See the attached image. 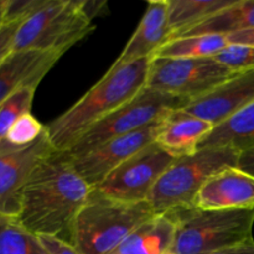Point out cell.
<instances>
[{"label":"cell","mask_w":254,"mask_h":254,"mask_svg":"<svg viewBox=\"0 0 254 254\" xmlns=\"http://www.w3.org/2000/svg\"><path fill=\"white\" fill-rule=\"evenodd\" d=\"M170 39L206 21L237 0H168Z\"/></svg>","instance_id":"cell-20"},{"label":"cell","mask_w":254,"mask_h":254,"mask_svg":"<svg viewBox=\"0 0 254 254\" xmlns=\"http://www.w3.org/2000/svg\"><path fill=\"white\" fill-rule=\"evenodd\" d=\"M5 221H6V218H4V217H2V216H0V226H1L2 223L5 222Z\"/></svg>","instance_id":"cell-33"},{"label":"cell","mask_w":254,"mask_h":254,"mask_svg":"<svg viewBox=\"0 0 254 254\" xmlns=\"http://www.w3.org/2000/svg\"><path fill=\"white\" fill-rule=\"evenodd\" d=\"M254 29V0H237L235 4L191 27L176 37L196 35H228ZM175 39V37H174Z\"/></svg>","instance_id":"cell-19"},{"label":"cell","mask_w":254,"mask_h":254,"mask_svg":"<svg viewBox=\"0 0 254 254\" xmlns=\"http://www.w3.org/2000/svg\"><path fill=\"white\" fill-rule=\"evenodd\" d=\"M230 45H243V46H254V29L245 31L232 32L226 35Z\"/></svg>","instance_id":"cell-29"},{"label":"cell","mask_w":254,"mask_h":254,"mask_svg":"<svg viewBox=\"0 0 254 254\" xmlns=\"http://www.w3.org/2000/svg\"><path fill=\"white\" fill-rule=\"evenodd\" d=\"M185 104L184 99L145 87L133 99L91 127L64 153L71 159L79 158L111 139L127 135L160 121Z\"/></svg>","instance_id":"cell-7"},{"label":"cell","mask_w":254,"mask_h":254,"mask_svg":"<svg viewBox=\"0 0 254 254\" xmlns=\"http://www.w3.org/2000/svg\"><path fill=\"white\" fill-rule=\"evenodd\" d=\"M93 30L82 0H45L19 26L14 51L64 55Z\"/></svg>","instance_id":"cell-6"},{"label":"cell","mask_w":254,"mask_h":254,"mask_svg":"<svg viewBox=\"0 0 254 254\" xmlns=\"http://www.w3.org/2000/svg\"><path fill=\"white\" fill-rule=\"evenodd\" d=\"M230 45L226 35H196L170 39L153 57L160 59H203L213 57Z\"/></svg>","instance_id":"cell-21"},{"label":"cell","mask_w":254,"mask_h":254,"mask_svg":"<svg viewBox=\"0 0 254 254\" xmlns=\"http://www.w3.org/2000/svg\"><path fill=\"white\" fill-rule=\"evenodd\" d=\"M175 221L174 254H208L252 238L254 210L206 211L198 208L166 213Z\"/></svg>","instance_id":"cell-4"},{"label":"cell","mask_w":254,"mask_h":254,"mask_svg":"<svg viewBox=\"0 0 254 254\" xmlns=\"http://www.w3.org/2000/svg\"><path fill=\"white\" fill-rule=\"evenodd\" d=\"M254 146V102L225 122L213 127L212 131L198 149L226 148L242 153Z\"/></svg>","instance_id":"cell-18"},{"label":"cell","mask_w":254,"mask_h":254,"mask_svg":"<svg viewBox=\"0 0 254 254\" xmlns=\"http://www.w3.org/2000/svg\"><path fill=\"white\" fill-rule=\"evenodd\" d=\"M208 254H254V240L252 237L242 243L223 248V250L215 251V252Z\"/></svg>","instance_id":"cell-28"},{"label":"cell","mask_w":254,"mask_h":254,"mask_svg":"<svg viewBox=\"0 0 254 254\" xmlns=\"http://www.w3.org/2000/svg\"><path fill=\"white\" fill-rule=\"evenodd\" d=\"M175 160L154 141L124 161L93 189L106 197L122 202H145L160 176Z\"/></svg>","instance_id":"cell-9"},{"label":"cell","mask_w":254,"mask_h":254,"mask_svg":"<svg viewBox=\"0 0 254 254\" xmlns=\"http://www.w3.org/2000/svg\"><path fill=\"white\" fill-rule=\"evenodd\" d=\"M61 54L14 51L0 66V104L25 87H39L40 82L61 59Z\"/></svg>","instance_id":"cell-15"},{"label":"cell","mask_w":254,"mask_h":254,"mask_svg":"<svg viewBox=\"0 0 254 254\" xmlns=\"http://www.w3.org/2000/svg\"><path fill=\"white\" fill-rule=\"evenodd\" d=\"M52 150L55 149L47 130L27 148H0V216L6 220H17L25 186L37 164Z\"/></svg>","instance_id":"cell-10"},{"label":"cell","mask_w":254,"mask_h":254,"mask_svg":"<svg viewBox=\"0 0 254 254\" xmlns=\"http://www.w3.org/2000/svg\"><path fill=\"white\" fill-rule=\"evenodd\" d=\"M0 254H47L35 235L16 221L6 220L0 226Z\"/></svg>","instance_id":"cell-22"},{"label":"cell","mask_w":254,"mask_h":254,"mask_svg":"<svg viewBox=\"0 0 254 254\" xmlns=\"http://www.w3.org/2000/svg\"><path fill=\"white\" fill-rule=\"evenodd\" d=\"M151 59L121 66L112 64L73 106L47 124L52 148L61 153L68 151L91 127L140 93L146 87Z\"/></svg>","instance_id":"cell-2"},{"label":"cell","mask_w":254,"mask_h":254,"mask_svg":"<svg viewBox=\"0 0 254 254\" xmlns=\"http://www.w3.org/2000/svg\"><path fill=\"white\" fill-rule=\"evenodd\" d=\"M36 237L47 254H81L72 243L62 240L60 236L40 235Z\"/></svg>","instance_id":"cell-27"},{"label":"cell","mask_w":254,"mask_h":254,"mask_svg":"<svg viewBox=\"0 0 254 254\" xmlns=\"http://www.w3.org/2000/svg\"><path fill=\"white\" fill-rule=\"evenodd\" d=\"M254 102V69L237 72L212 91L188 102L181 111L218 126Z\"/></svg>","instance_id":"cell-12"},{"label":"cell","mask_w":254,"mask_h":254,"mask_svg":"<svg viewBox=\"0 0 254 254\" xmlns=\"http://www.w3.org/2000/svg\"><path fill=\"white\" fill-rule=\"evenodd\" d=\"M212 59L235 72L254 69V46L228 45Z\"/></svg>","instance_id":"cell-25"},{"label":"cell","mask_w":254,"mask_h":254,"mask_svg":"<svg viewBox=\"0 0 254 254\" xmlns=\"http://www.w3.org/2000/svg\"><path fill=\"white\" fill-rule=\"evenodd\" d=\"M240 153L226 148L198 149L178 158L160 176L149 197L156 216L192 208L203 184L218 171L237 166Z\"/></svg>","instance_id":"cell-5"},{"label":"cell","mask_w":254,"mask_h":254,"mask_svg":"<svg viewBox=\"0 0 254 254\" xmlns=\"http://www.w3.org/2000/svg\"><path fill=\"white\" fill-rule=\"evenodd\" d=\"M206 211L254 210V175L231 166L211 176L193 202Z\"/></svg>","instance_id":"cell-13"},{"label":"cell","mask_w":254,"mask_h":254,"mask_svg":"<svg viewBox=\"0 0 254 254\" xmlns=\"http://www.w3.org/2000/svg\"><path fill=\"white\" fill-rule=\"evenodd\" d=\"M237 72L213 60L153 57L146 88L188 102L208 93Z\"/></svg>","instance_id":"cell-8"},{"label":"cell","mask_w":254,"mask_h":254,"mask_svg":"<svg viewBox=\"0 0 254 254\" xmlns=\"http://www.w3.org/2000/svg\"><path fill=\"white\" fill-rule=\"evenodd\" d=\"M212 129L208 122L175 109L159 124L155 143L176 159L192 155Z\"/></svg>","instance_id":"cell-16"},{"label":"cell","mask_w":254,"mask_h":254,"mask_svg":"<svg viewBox=\"0 0 254 254\" xmlns=\"http://www.w3.org/2000/svg\"><path fill=\"white\" fill-rule=\"evenodd\" d=\"M9 0H0V29L6 24Z\"/></svg>","instance_id":"cell-32"},{"label":"cell","mask_w":254,"mask_h":254,"mask_svg":"<svg viewBox=\"0 0 254 254\" xmlns=\"http://www.w3.org/2000/svg\"><path fill=\"white\" fill-rule=\"evenodd\" d=\"M155 216L149 201L122 202L92 189L69 228L71 243L81 254H109L133 231Z\"/></svg>","instance_id":"cell-3"},{"label":"cell","mask_w":254,"mask_h":254,"mask_svg":"<svg viewBox=\"0 0 254 254\" xmlns=\"http://www.w3.org/2000/svg\"><path fill=\"white\" fill-rule=\"evenodd\" d=\"M163 254H174V253L170 252V251H168V252H165V253H163Z\"/></svg>","instance_id":"cell-34"},{"label":"cell","mask_w":254,"mask_h":254,"mask_svg":"<svg viewBox=\"0 0 254 254\" xmlns=\"http://www.w3.org/2000/svg\"><path fill=\"white\" fill-rule=\"evenodd\" d=\"M36 89V87H25L0 104V143L4 141L6 134L20 117L31 113Z\"/></svg>","instance_id":"cell-24"},{"label":"cell","mask_w":254,"mask_h":254,"mask_svg":"<svg viewBox=\"0 0 254 254\" xmlns=\"http://www.w3.org/2000/svg\"><path fill=\"white\" fill-rule=\"evenodd\" d=\"M175 221L159 215L143 223L109 254H163L170 251L175 237Z\"/></svg>","instance_id":"cell-17"},{"label":"cell","mask_w":254,"mask_h":254,"mask_svg":"<svg viewBox=\"0 0 254 254\" xmlns=\"http://www.w3.org/2000/svg\"><path fill=\"white\" fill-rule=\"evenodd\" d=\"M25 19L11 20L0 29V66L4 64L5 60L14 52L15 36L19 26Z\"/></svg>","instance_id":"cell-26"},{"label":"cell","mask_w":254,"mask_h":254,"mask_svg":"<svg viewBox=\"0 0 254 254\" xmlns=\"http://www.w3.org/2000/svg\"><path fill=\"white\" fill-rule=\"evenodd\" d=\"M46 130V126L39 122V119L32 113H26L20 117L9 133L5 136L4 141L0 143L1 149H24L36 143Z\"/></svg>","instance_id":"cell-23"},{"label":"cell","mask_w":254,"mask_h":254,"mask_svg":"<svg viewBox=\"0 0 254 254\" xmlns=\"http://www.w3.org/2000/svg\"><path fill=\"white\" fill-rule=\"evenodd\" d=\"M92 188L66 153L52 150L32 171L16 222L35 236L69 232Z\"/></svg>","instance_id":"cell-1"},{"label":"cell","mask_w":254,"mask_h":254,"mask_svg":"<svg viewBox=\"0 0 254 254\" xmlns=\"http://www.w3.org/2000/svg\"><path fill=\"white\" fill-rule=\"evenodd\" d=\"M82 6L89 19L93 21L94 17L101 16L103 12L108 10V4L106 1H88V0H82Z\"/></svg>","instance_id":"cell-30"},{"label":"cell","mask_w":254,"mask_h":254,"mask_svg":"<svg viewBox=\"0 0 254 254\" xmlns=\"http://www.w3.org/2000/svg\"><path fill=\"white\" fill-rule=\"evenodd\" d=\"M161 121L127 135L111 139L89 153L71 159L74 169L92 189L96 188L124 161L155 141Z\"/></svg>","instance_id":"cell-11"},{"label":"cell","mask_w":254,"mask_h":254,"mask_svg":"<svg viewBox=\"0 0 254 254\" xmlns=\"http://www.w3.org/2000/svg\"><path fill=\"white\" fill-rule=\"evenodd\" d=\"M237 168L251 174V175H254V146L240 153Z\"/></svg>","instance_id":"cell-31"},{"label":"cell","mask_w":254,"mask_h":254,"mask_svg":"<svg viewBox=\"0 0 254 254\" xmlns=\"http://www.w3.org/2000/svg\"><path fill=\"white\" fill-rule=\"evenodd\" d=\"M171 35L173 32L169 27V1L151 0L148 2L138 27L113 64L121 66L153 57L170 40Z\"/></svg>","instance_id":"cell-14"}]
</instances>
